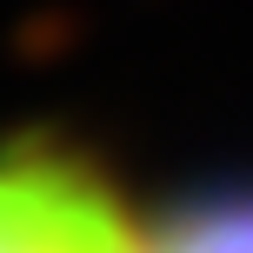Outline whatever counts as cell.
<instances>
[{"mask_svg": "<svg viewBox=\"0 0 253 253\" xmlns=\"http://www.w3.org/2000/svg\"><path fill=\"white\" fill-rule=\"evenodd\" d=\"M147 253H253V200L193 207L160 240H147Z\"/></svg>", "mask_w": 253, "mask_h": 253, "instance_id": "cell-2", "label": "cell"}, {"mask_svg": "<svg viewBox=\"0 0 253 253\" xmlns=\"http://www.w3.org/2000/svg\"><path fill=\"white\" fill-rule=\"evenodd\" d=\"M0 253H147V240L100 167L47 140H13L0 147Z\"/></svg>", "mask_w": 253, "mask_h": 253, "instance_id": "cell-1", "label": "cell"}]
</instances>
